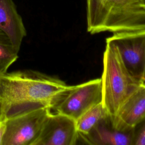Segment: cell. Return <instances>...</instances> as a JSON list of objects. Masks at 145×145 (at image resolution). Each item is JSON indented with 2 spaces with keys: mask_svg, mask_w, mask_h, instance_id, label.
Masks as SVG:
<instances>
[{
  "mask_svg": "<svg viewBox=\"0 0 145 145\" xmlns=\"http://www.w3.org/2000/svg\"><path fill=\"white\" fill-rule=\"evenodd\" d=\"M71 86L33 70L0 74V104L4 120L33 110L52 109Z\"/></svg>",
  "mask_w": 145,
  "mask_h": 145,
  "instance_id": "1",
  "label": "cell"
},
{
  "mask_svg": "<svg viewBox=\"0 0 145 145\" xmlns=\"http://www.w3.org/2000/svg\"><path fill=\"white\" fill-rule=\"evenodd\" d=\"M144 118L145 82H143L122 105L113 123L117 128L121 130L132 129Z\"/></svg>",
  "mask_w": 145,
  "mask_h": 145,
  "instance_id": "9",
  "label": "cell"
},
{
  "mask_svg": "<svg viewBox=\"0 0 145 145\" xmlns=\"http://www.w3.org/2000/svg\"><path fill=\"white\" fill-rule=\"evenodd\" d=\"M0 120H5L3 117L2 115V109H1V104H0Z\"/></svg>",
  "mask_w": 145,
  "mask_h": 145,
  "instance_id": "15",
  "label": "cell"
},
{
  "mask_svg": "<svg viewBox=\"0 0 145 145\" xmlns=\"http://www.w3.org/2000/svg\"><path fill=\"white\" fill-rule=\"evenodd\" d=\"M102 104L114 121L120 108L127 97L142 83L136 80L124 65L116 46L106 41L101 78Z\"/></svg>",
  "mask_w": 145,
  "mask_h": 145,
  "instance_id": "3",
  "label": "cell"
},
{
  "mask_svg": "<svg viewBox=\"0 0 145 145\" xmlns=\"http://www.w3.org/2000/svg\"><path fill=\"white\" fill-rule=\"evenodd\" d=\"M0 31L4 32L12 44L20 49L27 32L13 0H0Z\"/></svg>",
  "mask_w": 145,
  "mask_h": 145,
  "instance_id": "10",
  "label": "cell"
},
{
  "mask_svg": "<svg viewBox=\"0 0 145 145\" xmlns=\"http://www.w3.org/2000/svg\"><path fill=\"white\" fill-rule=\"evenodd\" d=\"M108 115L102 102L92 106L75 121L78 133H88L101 120Z\"/></svg>",
  "mask_w": 145,
  "mask_h": 145,
  "instance_id": "11",
  "label": "cell"
},
{
  "mask_svg": "<svg viewBox=\"0 0 145 145\" xmlns=\"http://www.w3.org/2000/svg\"><path fill=\"white\" fill-rule=\"evenodd\" d=\"M78 137L74 119L50 112L33 145H74L77 144Z\"/></svg>",
  "mask_w": 145,
  "mask_h": 145,
  "instance_id": "7",
  "label": "cell"
},
{
  "mask_svg": "<svg viewBox=\"0 0 145 145\" xmlns=\"http://www.w3.org/2000/svg\"><path fill=\"white\" fill-rule=\"evenodd\" d=\"M5 130V120H0V145H2L3 136Z\"/></svg>",
  "mask_w": 145,
  "mask_h": 145,
  "instance_id": "14",
  "label": "cell"
},
{
  "mask_svg": "<svg viewBox=\"0 0 145 145\" xmlns=\"http://www.w3.org/2000/svg\"><path fill=\"white\" fill-rule=\"evenodd\" d=\"M141 1V2L145 6V0H140Z\"/></svg>",
  "mask_w": 145,
  "mask_h": 145,
  "instance_id": "16",
  "label": "cell"
},
{
  "mask_svg": "<svg viewBox=\"0 0 145 145\" xmlns=\"http://www.w3.org/2000/svg\"><path fill=\"white\" fill-rule=\"evenodd\" d=\"M78 140L94 145H133V129L117 128L109 115L101 120L86 134H79Z\"/></svg>",
  "mask_w": 145,
  "mask_h": 145,
  "instance_id": "8",
  "label": "cell"
},
{
  "mask_svg": "<svg viewBox=\"0 0 145 145\" xmlns=\"http://www.w3.org/2000/svg\"><path fill=\"white\" fill-rule=\"evenodd\" d=\"M87 29L113 33L145 29V6L140 0H86Z\"/></svg>",
  "mask_w": 145,
  "mask_h": 145,
  "instance_id": "2",
  "label": "cell"
},
{
  "mask_svg": "<svg viewBox=\"0 0 145 145\" xmlns=\"http://www.w3.org/2000/svg\"><path fill=\"white\" fill-rule=\"evenodd\" d=\"M19 51L10 38L0 31V74L7 72L8 67L18 59Z\"/></svg>",
  "mask_w": 145,
  "mask_h": 145,
  "instance_id": "12",
  "label": "cell"
},
{
  "mask_svg": "<svg viewBox=\"0 0 145 145\" xmlns=\"http://www.w3.org/2000/svg\"><path fill=\"white\" fill-rule=\"evenodd\" d=\"M51 110L42 108L6 119L2 145H33Z\"/></svg>",
  "mask_w": 145,
  "mask_h": 145,
  "instance_id": "4",
  "label": "cell"
},
{
  "mask_svg": "<svg viewBox=\"0 0 145 145\" xmlns=\"http://www.w3.org/2000/svg\"><path fill=\"white\" fill-rule=\"evenodd\" d=\"M102 102L101 78L71 86L52 109L75 121L92 106Z\"/></svg>",
  "mask_w": 145,
  "mask_h": 145,
  "instance_id": "5",
  "label": "cell"
},
{
  "mask_svg": "<svg viewBox=\"0 0 145 145\" xmlns=\"http://www.w3.org/2000/svg\"><path fill=\"white\" fill-rule=\"evenodd\" d=\"M133 145H145V118L133 129Z\"/></svg>",
  "mask_w": 145,
  "mask_h": 145,
  "instance_id": "13",
  "label": "cell"
},
{
  "mask_svg": "<svg viewBox=\"0 0 145 145\" xmlns=\"http://www.w3.org/2000/svg\"><path fill=\"white\" fill-rule=\"evenodd\" d=\"M106 41L117 48L130 74L138 82L145 81V29L113 33Z\"/></svg>",
  "mask_w": 145,
  "mask_h": 145,
  "instance_id": "6",
  "label": "cell"
},
{
  "mask_svg": "<svg viewBox=\"0 0 145 145\" xmlns=\"http://www.w3.org/2000/svg\"><path fill=\"white\" fill-rule=\"evenodd\" d=\"M144 82H145V81H144Z\"/></svg>",
  "mask_w": 145,
  "mask_h": 145,
  "instance_id": "17",
  "label": "cell"
}]
</instances>
